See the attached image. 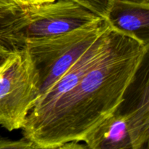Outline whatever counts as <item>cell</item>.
I'll list each match as a JSON object with an SVG mask.
<instances>
[{"label":"cell","instance_id":"cell-1","mask_svg":"<svg viewBox=\"0 0 149 149\" xmlns=\"http://www.w3.org/2000/svg\"><path fill=\"white\" fill-rule=\"evenodd\" d=\"M148 42L112 26L109 47L74 87L49 106L32 109L22 127L35 148H59L85 137L113 114L148 52Z\"/></svg>","mask_w":149,"mask_h":149},{"label":"cell","instance_id":"cell-2","mask_svg":"<svg viewBox=\"0 0 149 149\" xmlns=\"http://www.w3.org/2000/svg\"><path fill=\"white\" fill-rule=\"evenodd\" d=\"M109 26L107 20L99 18L63 33L23 39V44L29 49L39 74V97L59 80Z\"/></svg>","mask_w":149,"mask_h":149},{"label":"cell","instance_id":"cell-3","mask_svg":"<svg viewBox=\"0 0 149 149\" xmlns=\"http://www.w3.org/2000/svg\"><path fill=\"white\" fill-rule=\"evenodd\" d=\"M40 95V78L27 47L12 49L0 63V125L22 129Z\"/></svg>","mask_w":149,"mask_h":149},{"label":"cell","instance_id":"cell-4","mask_svg":"<svg viewBox=\"0 0 149 149\" xmlns=\"http://www.w3.org/2000/svg\"><path fill=\"white\" fill-rule=\"evenodd\" d=\"M129 109L121 106L83 141L91 149H141L149 140V84L146 73Z\"/></svg>","mask_w":149,"mask_h":149},{"label":"cell","instance_id":"cell-5","mask_svg":"<svg viewBox=\"0 0 149 149\" xmlns=\"http://www.w3.org/2000/svg\"><path fill=\"white\" fill-rule=\"evenodd\" d=\"M25 8L26 23L19 34L21 45L26 38L63 33L102 18L77 0H55Z\"/></svg>","mask_w":149,"mask_h":149},{"label":"cell","instance_id":"cell-6","mask_svg":"<svg viewBox=\"0 0 149 149\" xmlns=\"http://www.w3.org/2000/svg\"><path fill=\"white\" fill-rule=\"evenodd\" d=\"M106 20L148 43L149 0H112Z\"/></svg>","mask_w":149,"mask_h":149},{"label":"cell","instance_id":"cell-7","mask_svg":"<svg viewBox=\"0 0 149 149\" xmlns=\"http://www.w3.org/2000/svg\"><path fill=\"white\" fill-rule=\"evenodd\" d=\"M25 7L0 8V43L10 49L20 47L19 34L24 27Z\"/></svg>","mask_w":149,"mask_h":149},{"label":"cell","instance_id":"cell-8","mask_svg":"<svg viewBox=\"0 0 149 149\" xmlns=\"http://www.w3.org/2000/svg\"><path fill=\"white\" fill-rule=\"evenodd\" d=\"M96 13L102 18L106 20L112 0H77Z\"/></svg>","mask_w":149,"mask_h":149},{"label":"cell","instance_id":"cell-9","mask_svg":"<svg viewBox=\"0 0 149 149\" xmlns=\"http://www.w3.org/2000/svg\"><path fill=\"white\" fill-rule=\"evenodd\" d=\"M4 148L32 149L35 148V146L31 141L26 139L24 137L22 139L16 141L0 138V149Z\"/></svg>","mask_w":149,"mask_h":149},{"label":"cell","instance_id":"cell-10","mask_svg":"<svg viewBox=\"0 0 149 149\" xmlns=\"http://www.w3.org/2000/svg\"><path fill=\"white\" fill-rule=\"evenodd\" d=\"M13 1L20 7H29V6L49 2V1H55V0H13Z\"/></svg>","mask_w":149,"mask_h":149},{"label":"cell","instance_id":"cell-11","mask_svg":"<svg viewBox=\"0 0 149 149\" xmlns=\"http://www.w3.org/2000/svg\"><path fill=\"white\" fill-rule=\"evenodd\" d=\"M19 7L20 6L13 0H0V8H16Z\"/></svg>","mask_w":149,"mask_h":149},{"label":"cell","instance_id":"cell-12","mask_svg":"<svg viewBox=\"0 0 149 149\" xmlns=\"http://www.w3.org/2000/svg\"><path fill=\"white\" fill-rule=\"evenodd\" d=\"M12 49L7 47V46L4 45L3 44L0 43V57H5L10 53Z\"/></svg>","mask_w":149,"mask_h":149},{"label":"cell","instance_id":"cell-13","mask_svg":"<svg viewBox=\"0 0 149 149\" xmlns=\"http://www.w3.org/2000/svg\"><path fill=\"white\" fill-rule=\"evenodd\" d=\"M6 57V56H5ZM4 57H0V63H1V61H2V59L3 58H4Z\"/></svg>","mask_w":149,"mask_h":149}]
</instances>
